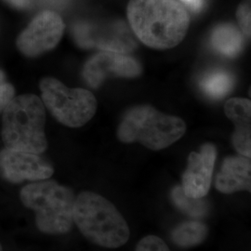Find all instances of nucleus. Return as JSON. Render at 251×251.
Wrapping results in <instances>:
<instances>
[{"instance_id":"1","label":"nucleus","mask_w":251,"mask_h":251,"mask_svg":"<svg viewBox=\"0 0 251 251\" xmlns=\"http://www.w3.org/2000/svg\"><path fill=\"white\" fill-rule=\"evenodd\" d=\"M127 18L136 36L152 49L178 45L188 30V13L176 0H130Z\"/></svg>"},{"instance_id":"2","label":"nucleus","mask_w":251,"mask_h":251,"mask_svg":"<svg viewBox=\"0 0 251 251\" xmlns=\"http://www.w3.org/2000/svg\"><path fill=\"white\" fill-rule=\"evenodd\" d=\"M74 223L81 233L101 248L117 249L130 236L129 227L123 215L107 198L85 191L75 201Z\"/></svg>"},{"instance_id":"3","label":"nucleus","mask_w":251,"mask_h":251,"mask_svg":"<svg viewBox=\"0 0 251 251\" xmlns=\"http://www.w3.org/2000/svg\"><path fill=\"white\" fill-rule=\"evenodd\" d=\"M2 140L6 148L40 154L45 152L44 103L36 95L14 97L3 111Z\"/></svg>"},{"instance_id":"4","label":"nucleus","mask_w":251,"mask_h":251,"mask_svg":"<svg viewBox=\"0 0 251 251\" xmlns=\"http://www.w3.org/2000/svg\"><path fill=\"white\" fill-rule=\"evenodd\" d=\"M25 206L36 212L37 228L49 234H62L72 229L75 197L72 190L55 180H38L21 191Z\"/></svg>"},{"instance_id":"5","label":"nucleus","mask_w":251,"mask_h":251,"mask_svg":"<svg viewBox=\"0 0 251 251\" xmlns=\"http://www.w3.org/2000/svg\"><path fill=\"white\" fill-rule=\"evenodd\" d=\"M185 131L182 119L162 114L150 105H141L126 112L118 126L117 137L122 143L137 142L158 151L179 141Z\"/></svg>"},{"instance_id":"6","label":"nucleus","mask_w":251,"mask_h":251,"mask_svg":"<svg viewBox=\"0 0 251 251\" xmlns=\"http://www.w3.org/2000/svg\"><path fill=\"white\" fill-rule=\"evenodd\" d=\"M39 86L44 105L63 125L79 127L96 113L97 100L89 90L69 89L53 77L43 78Z\"/></svg>"},{"instance_id":"7","label":"nucleus","mask_w":251,"mask_h":251,"mask_svg":"<svg viewBox=\"0 0 251 251\" xmlns=\"http://www.w3.org/2000/svg\"><path fill=\"white\" fill-rule=\"evenodd\" d=\"M64 31L61 16L51 10L37 14L17 38L22 53L35 57L54 49L60 42Z\"/></svg>"},{"instance_id":"8","label":"nucleus","mask_w":251,"mask_h":251,"mask_svg":"<svg viewBox=\"0 0 251 251\" xmlns=\"http://www.w3.org/2000/svg\"><path fill=\"white\" fill-rule=\"evenodd\" d=\"M0 169L11 182L38 181L50 178L53 168L34 152L6 148L0 152Z\"/></svg>"},{"instance_id":"9","label":"nucleus","mask_w":251,"mask_h":251,"mask_svg":"<svg viewBox=\"0 0 251 251\" xmlns=\"http://www.w3.org/2000/svg\"><path fill=\"white\" fill-rule=\"evenodd\" d=\"M142 66L130 56L103 51L94 55L86 63L83 77L92 88H98L110 75L133 78L140 75Z\"/></svg>"},{"instance_id":"10","label":"nucleus","mask_w":251,"mask_h":251,"mask_svg":"<svg viewBox=\"0 0 251 251\" xmlns=\"http://www.w3.org/2000/svg\"><path fill=\"white\" fill-rule=\"evenodd\" d=\"M217 159V149L212 144L201 146L199 152H192L187 169L181 179L184 194L192 198H204L209 192Z\"/></svg>"},{"instance_id":"11","label":"nucleus","mask_w":251,"mask_h":251,"mask_svg":"<svg viewBox=\"0 0 251 251\" xmlns=\"http://www.w3.org/2000/svg\"><path fill=\"white\" fill-rule=\"evenodd\" d=\"M215 188L225 195L251 192V158L243 155L226 157L216 176Z\"/></svg>"},{"instance_id":"12","label":"nucleus","mask_w":251,"mask_h":251,"mask_svg":"<svg viewBox=\"0 0 251 251\" xmlns=\"http://www.w3.org/2000/svg\"><path fill=\"white\" fill-rule=\"evenodd\" d=\"M94 48L108 52L125 54L134 50L136 43L127 26L123 22L117 21L103 28L96 27Z\"/></svg>"},{"instance_id":"13","label":"nucleus","mask_w":251,"mask_h":251,"mask_svg":"<svg viewBox=\"0 0 251 251\" xmlns=\"http://www.w3.org/2000/svg\"><path fill=\"white\" fill-rule=\"evenodd\" d=\"M209 42L216 52L228 58L237 56L244 45L240 31L231 24L217 25L211 32Z\"/></svg>"},{"instance_id":"14","label":"nucleus","mask_w":251,"mask_h":251,"mask_svg":"<svg viewBox=\"0 0 251 251\" xmlns=\"http://www.w3.org/2000/svg\"><path fill=\"white\" fill-rule=\"evenodd\" d=\"M208 228L198 221L184 222L178 225L171 233L172 241L178 247L188 249L197 247L206 240Z\"/></svg>"},{"instance_id":"15","label":"nucleus","mask_w":251,"mask_h":251,"mask_svg":"<svg viewBox=\"0 0 251 251\" xmlns=\"http://www.w3.org/2000/svg\"><path fill=\"white\" fill-rule=\"evenodd\" d=\"M199 85L209 98L221 99L233 90V75L225 70H213L201 77Z\"/></svg>"},{"instance_id":"16","label":"nucleus","mask_w":251,"mask_h":251,"mask_svg":"<svg viewBox=\"0 0 251 251\" xmlns=\"http://www.w3.org/2000/svg\"><path fill=\"white\" fill-rule=\"evenodd\" d=\"M171 199L174 205L191 217H203L209 210V205L204 198H192L187 197L180 185L171 191Z\"/></svg>"},{"instance_id":"17","label":"nucleus","mask_w":251,"mask_h":251,"mask_svg":"<svg viewBox=\"0 0 251 251\" xmlns=\"http://www.w3.org/2000/svg\"><path fill=\"white\" fill-rule=\"evenodd\" d=\"M225 114L235 126H251V103L250 100L234 98L225 103Z\"/></svg>"},{"instance_id":"18","label":"nucleus","mask_w":251,"mask_h":251,"mask_svg":"<svg viewBox=\"0 0 251 251\" xmlns=\"http://www.w3.org/2000/svg\"><path fill=\"white\" fill-rule=\"evenodd\" d=\"M96 27L88 23H78L73 27V36L75 42L84 49L94 48Z\"/></svg>"},{"instance_id":"19","label":"nucleus","mask_w":251,"mask_h":251,"mask_svg":"<svg viewBox=\"0 0 251 251\" xmlns=\"http://www.w3.org/2000/svg\"><path fill=\"white\" fill-rule=\"evenodd\" d=\"M251 126H235L233 134V144L234 149L240 155L251 158Z\"/></svg>"},{"instance_id":"20","label":"nucleus","mask_w":251,"mask_h":251,"mask_svg":"<svg viewBox=\"0 0 251 251\" xmlns=\"http://www.w3.org/2000/svg\"><path fill=\"white\" fill-rule=\"evenodd\" d=\"M135 251H171V250L159 236L150 234L139 241Z\"/></svg>"},{"instance_id":"21","label":"nucleus","mask_w":251,"mask_h":251,"mask_svg":"<svg viewBox=\"0 0 251 251\" xmlns=\"http://www.w3.org/2000/svg\"><path fill=\"white\" fill-rule=\"evenodd\" d=\"M15 97V90L7 82L3 72L0 70V112H3Z\"/></svg>"},{"instance_id":"22","label":"nucleus","mask_w":251,"mask_h":251,"mask_svg":"<svg viewBox=\"0 0 251 251\" xmlns=\"http://www.w3.org/2000/svg\"><path fill=\"white\" fill-rule=\"evenodd\" d=\"M236 17L239 26L242 29L243 33L247 36H251V2L246 0L237 9Z\"/></svg>"},{"instance_id":"23","label":"nucleus","mask_w":251,"mask_h":251,"mask_svg":"<svg viewBox=\"0 0 251 251\" xmlns=\"http://www.w3.org/2000/svg\"><path fill=\"white\" fill-rule=\"evenodd\" d=\"M185 6L193 11H200L203 9L204 0H180Z\"/></svg>"},{"instance_id":"24","label":"nucleus","mask_w":251,"mask_h":251,"mask_svg":"<svg viewBox=\"0 0 251 251\" xmlns=\"http://www.w3.org/2000/svg\"><path fill=\"white\" fill-rule=\"evenodd\" d=\"M9 5L17 9H26L30 5L32 0H4Z\"/></svg>"},{"instance_id":"25","label":"nucleus","mask_w":251,"mask_h":251,"mask_svg":"<svg viewBox=\"0 0 251 251\" xmlns=\"http://www.w3.org/2000/svg\"><path fill=\"white\" fill-rule=\"evenodd\" d=\"M0 251H2V248H1V245H0Z\"/></svg>"}]
</instances>
